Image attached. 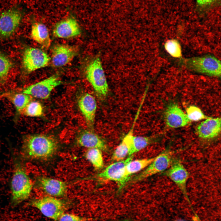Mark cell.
Instances as JSON below:
<instances>
[{
	"label": "cell",
	"instance_id": "cell-1",
	"mask_svg": "<svg viewBox=\"0 0 221 221\" xmlns=\"http://www.w3.org/2000/svg\"><path fill=\"white\" fill-rule=\"evenodd\" d=\"M58 147L57 141L52 136L40 134L29 135L23 139V151L29 158L45 159L52 157Z\"/></svg>",
	"mask_w": 221,
	"mask_h": 221
},
{
	"label": "cell",
	"instance_id": "cell-2",
	"mask_svg": "<svg viewBox=\"0 0 221 221\" xmlns=\"http://www.w3.org/2000/svg\"><path fill=\"white\" fill-rule=\"evenodd\" d=\"M13 160L10 189L11 203L14 206L29 198L33 184L21 164L16 159Z\"/></svg>",
	"mask_w": 221,
	"mask_h": 221
},
{
	"label": "cell",
	"instance_id": "cell-3",
	"mask_svg": "<svg viewBox=\"0 0 221 221\" xmlns=\"http://www.w3.org/2000/svg\"><path fill=\"white\" fill-rule=\"evenodd\" d=\"M182 64L189 69L211 76L221 78V60L207 55L182 59Z\"/></svg>",
	"mask_w": 221,
	"mask_h": 221
},
{
	"label": "cell",
	"instance_id": "cell-4",
	"mask_svg": "<svg viewBox=\"0 0 221 221\" xmlns=\"http://www.w3.org/2000/svg\"><path fill=\"white\" fill-rule=\"evenodd\" d=\"M86 78L93 88L97 96L103 99L107 96L109 87L100 59L91 60L85 69Z\"/></svg>",
	"mask_w": 221,
	"mask_h": 221
},
{
	"label": "cell",
	"instance_id": "cell-5",
	"mask_svg": "<svg viewBox=\"0 0 221 221\" xmlns=\"http://www.w3.org/2000/svg\"><path fill=\"white\" fill-rule=\"evenodd\" d=\"M29 204L44 216L55 221L65 212L67 207L64 201L49 195L33 200Z\"/></svg>",
	"mask_w": 221,
	"mask_h": 221
},
{
	"label": "cell",
	"instance_id": "cell-6",
	"mask_svg": "<svg viewBox=\"0 0 221 221\" xmlns=\"http://www.w3.org/2000/svg\"><path fill=\"white\" fill-rule=\"evenodd\" d=\"M133 155L124 160L116 161L107 166L103 171L98 174L99 179L114 181L118 185L119 190H121L130 178L126 174V166L133 159Z\"/></svg>",
	"mask_w": 221,
	"mask_h": 221
},
{
	"label": "cell",
	"instance_id": "cell-7",
	"mask_svg": "<svg viewBox=\"0 0 221 221\" xmlns=\"http://www.w3.org/2000/svg\"><path fill=\"white\" fill-rule=\"evenodd\" d=\"M174 152L165 150L156 156L154 160L134 179L138 182L167 170L172 164Z\"/></svg>",
	"mask_w": 221,
	"mask_h": 221
},
{
	"label": "cell",
	"instance_id": "cell-8",
	"mask_svg": "<svg viewBox=\"0 0 221 221\" xmlns=\"http://www.w3.org/2000/svg\"><path fill=\"white\" fill-rule=\"evenodd\" d=\"M21 11L16 6L3 11L0 15V38L6 39L12 36L22 19Z\"/></svg>",
	"mask_w": 221,
	"mask_h": 221
},
{
	"label": "cell",
	"instance_id": "cell-9",
	"mask_svg": "<svg viewBox=\"0 0 221 221\" xmlns=\"http://www.w3.org/2000/svg\"><path fill=\"white\" fill-rule=\"evenodd\" d=\"M50 58L42 50L37 48L29 47L23 54L22 64L25 71L30 73L45 67L48 65Z\"/></svg>",
	"mask_w": 221,
	"mask_h": 221
},
{
	"label": "cell",
	"instance_id": "cell-10",
	"mask_svg": "<svg viewBox=\"0 0 221 221\" xmlns=\"http://www.w3.org/2000/svg\"><path fill=\"white\" fill-rule=\"evenodd\" d=\"M61 83L59 77L53 75L26 87L22 92L36 98L45 99L49 97L53 90Z\"/></svg>",
	"mask_w": 221,
	"mask_h": 221
},
{
	"label": "cell",
	"instance_id": "cell-11",
	"mask_svg": "<svg viewBox=\"0 0 221 221\" xmlns=\"http://www.w3.org/2000/svg\"><path fill=\"white\" fill-rule=\"evenodd\" d=\"M165 171L164 174L176 185L188 198L187 184L189 173L182 163L179 160H173L170 166Z\"/></svg>",
	"mask_w": 221,
	"mask_h": 221
},
{
	"label": "cell",
	"instance_id": "cell-12",
	"mask_svg": "<svg viewBox=\"0 0 221 221\" xmlns=\"http://www.w3.org/2000/svg\"><path fill=\"white\" fill-rule=\"evenodd\" d=\"M77 53V49L74 46L64 44H56L52 49V64L56 67L64 66L73 60Z\"/></svg>",
	"mask_w": 221,
	"mask_h": 221
},
{
	"label": "cell",
	"instance_id": "cell-13",
	"mask_svg": "<svg viewBox=\"0 0 221 221\" xmlns=\"http://www.w3.org/2000/svg\"><path fill=\"white\" fill-rule=\"evenodd\" d=\"M196 132L203 140H209L217 137L221 132V117H211L205 119L196 126Z\"/></svg>",
	"mask_w": 221,
	"mask_h": 221
},
{
	"label": "cell",
	"instance_id": "cell-14",
	"mask_svg": "<svg viewBox=\"0 0 221 221\" xmlns=\"http://www.w3.org/2000/svg\"><path fill=\"white\" fill-rule=\"evenodd\" d=\"M165 119L168 126L174 128L185 126L191 122L186 114L176 103H174L169 104L166 109Z\"/></svg>",
	"mask_w": 221,
	"mask_h": 221
},
{
	"label": "cell",
	"instance_id": "cell-15",
	"mask_svg": "<svg viewBox=\"0 0 221 221\" xmlns=\"http://www.w3.org/2000/svg\"><path fill=\"white\" fill-rule=\"evenodd\" d=\"M80 29L76 20L72 17L57 22L53 29L54 36L62 38H68L79 36Z\"/></svg>",
	"mask_w": 221,
	"mask_h": 221
},
{
	"label": "cell",
	"instance_id": "cell-16",
	"mask_svg": "<svg viewBox=\"0 0 221 221\" xmlns=\"http://www.w3.org/2000/svg\"><path fill=\"white\" fill-rule=\"evenodd\" d=\"M78 104L87 125L90 128H92L97 109V103L95 97L89 93L83 94L79 99Z\"/></svg>",
	"mask_w": 221,
	"mask_h": 221
},
{
	"label": "cell",
	"instance_id": "cell-17",
	"mask_svg": "<svg viewBox=\"0 0 221 221\" xmlns=\"http://www.w3.org/2000/svg\"><path fill=\"white\" fill-rule=\"evenodd\" d=\"M38 183L42 189L49 196L55 197L64 196L66 194L67 183L56 179L41 177Z\"/></svg>",
	"mask_w": 221,
	"mask_h": 221
},
{
	"label": "cell",
	"instance_id": "cell-18",
	"mask_svg": "<svg viewBox=\"0 0 221 221\" xmlns=\"http://www.w3.org/2000/svg\"><path fill=\"white\" fill-rule=\"evenodd\" d=\"M79 146L88 149L97 148L105 150L107 146L105 141L95 133L88 130L82 132L76 138Z\"/></svg>",
	"mask_w": 221,
	"mask_h": 221
},
{
	"label": "cell",
	"instance_id": "cell-19",
	"mask_svg": "<svg viewBox=\"0 0 221 221\" xmlns=\"http://www.w3.org/2000/svg\"><path fill=\"white\" fill-rule=\"evenodd\" d=\"M1 96L11 102L14 106L17 114H21L32 100V96L23 93L12 91L2 93Z\"/></svg>",
	"mask_w": 221,
	"mask_h": 221
},
{
	"label": "cell",
	"instance_id": "cell-20",
	"mask_svg": "<svg viewBox=\"0 0 221 221\" xmlns=\"http://www.w3.org/2000/svg\"><path fill=\"white\" fill-rule=\"evenodd\" d=\"M31 37L35 41L45 48L50 45L51 40L47 27L40 22H35L32 25Z\"/></svg>",
	"mask_w": 221,
	"mask_h": 221
},
{
	"label": "cell",
	"instance_id": "cell-21",
	"mask_svg": "<svg viewBox=\"0 0 221 221\" xmlns=\"http://www.w3.org/2000/svg\"><path fill=\"white\" fill-rule=\"evenodd\" d=\"M133 135L131 130L125 136L122 141L116 147L112 156V159L116 161H122L129 156L131 147L132 138Z\"/></svg>",
	"mask_w": 221,
	"mask_h": 221
},
{
	"label": "cell",
	"instance_id": "cell-22",
	"mask_svg": "<svg viewBox=\"0 0 221 221\" xmlns=\"http://www.w3.org/2000/svg\"><path fill=\"white\" fill-rule=\"evenodd\" d=\"M155 157L132 160L126 166L127 175L130 177L132 175L142 171L154 160Z\"/></svg>",
	"mask_w": 221,
	"mask_h": 221
},
{
	"label": "cell",
	"instance_id": "cell-23",
	"mask_svg": "<svg viewBox=\"0 0 221 221\" xmlns=\"http://www.w3.org/2000/svg\"><path fill=\"white\" fill-rule=\"evenodd\" d=\"M85 157L95 169H100L103 167V159L101 150L97 148L88 149Z\"/></svg>",
	"mask_w": 221,
	"mask_h": 221
},
{
	"label": "cell",
	"instance_id": "cell-24",
	"mask_svg": "<svg viewBox=\"0 0 221 221\" xmlns=\"http://www.w3.org/2000/svg\"><path fill=\"white\" fill-rule=\"evenodd\" d=\"M153 141L152 138L147 137L133 135L131 147L129 156H132L145 149Z\"/></svg>",
	"mask_w": 221,
	"mask_h": 221
},
{
	"label": "cell",
	"instance_id": "cell-25",
	"mask_svg": "<svg viewBox=\"0 0 221 221\" xmlns=\"http://www.w3.org/2000/svg\"><path fill=\"white\" fill-rule=\"evenodd\" d=\"M10 60L0 52V83L3 85L7 81L9 72L12 67Z\"/></svg>",
	"mask_w": 221,
	"mask_h": 221
},
{
	"label": "cell",
	"instance_id": "cell-26",
	"mask_svg": "<svg viewBox=\"0 0 221 221\" xmlns=\"http://www.w3.org/2000/svg\"><path fill=\"white\" fill-rule=\"evenodd\" d=\"M164 48L167 52L172 57L177 58L182 57L181 46L177 40L176 39L167 40L165 43Z\"/></svg>",
	"mask_w": 221,
	"mask_h": 221
},
{
	"label": "cell",
	"instance_id": "cell-27",
	"mask_svg": "<svg viewBox=\"0 0 221 221\" xmlns=\"http://www.w3.org/2000/svg\"><path fill=\"white\" fill-rule=\"evenodd\" d=\"M31 117H39L43 114V108L41 104L36 101H31L26 106L21 113Z\"/></svg>",
	"mask_w": 221,
	"mask_h": 221
},
{
	"label": "cell",
	"instance_id": "cell-28",
	"mask_svg": "<svg viewBox=\"0 0 221 221\" xmlns=\"http://www.w3.org/2000/svg\"><path fill=\"white\" fill-rule=\"evenodd\" d=\"M186 114L191 122H197L209 117L206 116L199 108L195 106L191 105L188 107Z\"/></svg>",
	"mask_w": 221,
	"mask_h": 221
},
{
	"label": "cell",
	"instance_id": "cell-29",
	"mask_svg": "<svg viewBox=\"0 0 221 221\" xmlns=\"http://www.w3.org/2000/svg\"><path fill=\"white\" fill-rule=\"evenodd\" d=\"M91 219L90 218L82 217L74 214L64 212L57 221H87Z\"/></svg>",
	"mask_w": 221,
	"mask_h": 221
},
{
	"label": "cell",
	"instance_id": "cell-30",
	"mask_svg": "<svg viewBox=\"0 0 221 221\" xmlns=\"http://www.w3.org/2000/svg\"><path fill=\"white\" fill-rule=\"evenodd\" d=\"M216 0H196L197 4L200 6L204 7L212 4Z\"/></svg>",
	"mask_w": 221,
	"mask_h": 221
},
{
	"label": "cell",
	"instance_id": "cell-31",
	"mask_svg": "<svg viewBox=\"0 0 221 221\" xmlns=\"http://www.w3.org/2000/svg\"><path fill=\"white\" fill-rule=\"evenodd\" d=\"M183 221V220H178V221Z\"/></svg>",
	"mask_w": 221,
	"mask_h": 221
}]
</instances>
